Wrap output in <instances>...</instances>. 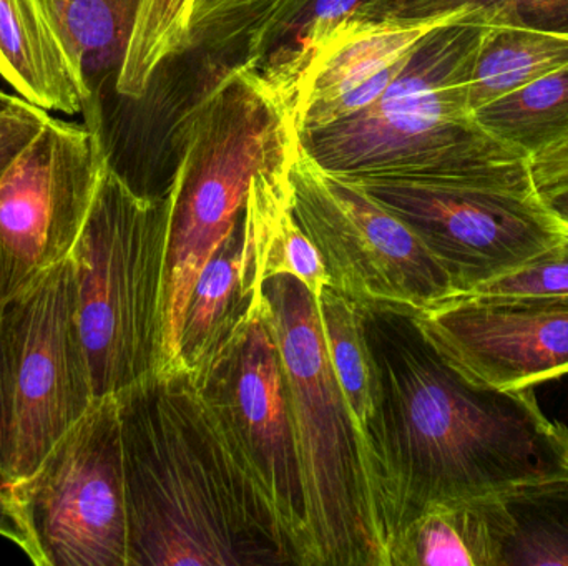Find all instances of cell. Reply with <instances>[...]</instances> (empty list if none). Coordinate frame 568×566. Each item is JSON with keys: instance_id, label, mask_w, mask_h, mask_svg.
Returning a JSON list of instances; mask_svg holds the SVG:
<instances>
[{"instance_id": "25", "label": "cell", "mask_w": 568, "mask_h": 566, "mask_svg": "<svg viewBox=\"0 0 568 566\" xmlns=\"http://www.w3.org/2000/svg\"><path fill=\"white\" fill-rule=\"evenodd\" d=\"M196 0H142L126 47L115 93L139 102L145 99L159 70L190 52Z\"/></svg>"}, {"instance_id": "15", "label": "cell", "mask_w": 568, "mask_h": 566, "mask_svg": "<svg viewBox=\"0 0 568 566\" xmlns=\"http://www.w3.org/2000/svg\"><path fill=\"white\" fill-rule=\"evenodd\" d=\"M331 369L351 415L377 525L394 566L400 512L387 439L383 374L367 338L366 312L326 286L317 298Z\"/></svg>"}, {"instance_id": "2", "label": "cell", "mask_w": 568, "mask_h": 566, "mask_svg": "<svg viewBox=\"0 0 568 566\" xmlns=\"http://www.w3.org/2000/svg\"><path fill=\"white\" fill-rule=\"evenodd\" d=\"M366 328L383 374L400 534L434 502L500 495L568 472V428L547 418L534 388L476 381L410 316L366 312Z\"/></svg>"}, {"instance_id": "12", "label": "cell", "mask_w": 568, "mask_h": 566, "mask_svg": "<svg viewBox=\"0 0 568 566\" xmlns=\"http://www.w3.org/2000/svg\"><path fill=\"white\" fill-rule=\"evenodd\" d=\"M193 382L268 492L301 566H307L306 498L293 412L262 302Z\"/></svg>"}, {"instance_id": "18", "label": "cell", "mask_w": 568, "mask_h": 566, "mask_svg": "<svg viewBox=\"0 0 568 566\" xmlns=\"http://www.w3.org/2000/svg\"><path fill=\"white\" fill-rule=\"evenodd\" d=\"M390 2L393 0H283L236 47L230 65H243L258 73L284 103L327 37L346 23L381 19Z\"/></svg>"}, {"instance_id": "26", "label": "cell", "mask_w": 568, "mask_h": 566, "mask_svg": "<svg viewBox=\"0 0 568 566\" xmlns=\"http://www.w3.org/2000/svg\"><path fill=\"white\" fill-rule=\"evenodd\" d=\"M464 10L460 20L484 27H524L568 37V0H393L381 19H429Z\"/></svg>"}, {"instance_id": "22", "label": "cell", "mask_w": 568, "mask_h": 566, "mask_svg": "<svg viewBox=\"0 0 568 566\" xmlns=\"http://www.w3.org/2000/svg\"><path fill=\"white\" fill-rule=\"evenodd\" d=\"M82 60L90 99L82 115L87 126H102V110L110 83L125 59L142 0H57Z\"/></svg>"}, {"instance_id": "7", "label": "cell", "mask_w": 568, "mask_h": 566, "mask_svg": "<svg viewBox=\"0 0 568 566\" xmlns=\"http://www.w3.org/2000/svg\"><path fill=\"white\" fill-rule=\"evenodd\" d=\"M293 209L314 243L331 288L369 315L414 316L457 295L423 239L369 192L321 168L294 138Z\"/></svg>"}, {"instance_id": "9", "label": "cell", "mask_w": 568, "mask_h": 566, "mask_svg": "<svg viewBox=\"0 0 568 566\" xmlns=\"http://www.w3.org/2000/svg\"><path fill=\"white\" fill-rule=\"evenodd\" d=\"M356 183V182H353ZM444 266L457 295L523 268L566 235L532 183L357 182Z\"/></svg>"}, {"instance_id": "5", "label": "cell", "mask_w": 568, "mask_h": 566, "mask_svg": "<svg viewBox=\"0 0 568 566\" xmlns=\"http://www.w3.org/2000/svg\"><path fill=\"white\" fill-rule=\"evenodd\" d=\"M169 226V193L135 192L106 158L70 253L95 401L162 371Z\"/></svg>"}, {"instance_id": "27", "label": "cell", "mask_w": 568, "mask_h": 566, "mask_svg": "<svg viewBox=\"0 0 568 566\" xmlns=\"http://www.w3.org/2000/svg\"><path fill=\"white\" fill-rule=\"evenodd\" d=\"M283 0H196L190 52L233 55L242 40Z\"/></svg>"}, {"instance_id": "31", "label": "cell", "mask_w": 568, "mask_h": 566, "mask_svg": "<svg viewBox=\"0 0 568 566\" xmlns=\"http://www.w3.org/2000/svg\"><path fill=\"white\" fill-rule=\"evenodd\" d=\"M529 166L537 198L568 226V162H529Z\"/></svg>"}, {"instance_id": "34", "label": "cell", "mask_w": 568, "mask_h": 566, "mask_svg": "<svg viewBox=\"0 0 568 566\" xmlns=\"http://www.w3.org/2000/svg\"><path fill=\"white\" fill-rule=\"evenodd\" d=\"M26 102L27 100H23L22 96L7 95L6 92H0V116L19 109Z\"/></svg>"}, {"instance_id": "20", "label": "cell", "mask_w": 568, "mask_h": 566, "mask_svg": "<svg viewBox=\"0 0 568 566\" xmlns=\"http://www.w3.org/2000/svg\"><path fill=\"white\" fill-rule=\"evenodd\" d=\"M293 142L286 153L253 176L245 216L255 235L263 282L275 276H293L317 299L329 286V275L316 246L294 216L290 182Z\"/></svg>"}, {"instance_id": "19", "label": "cell", "mask_w": 568, "mask_h": 566, "mask_svg": "<svg viewBox=\"0 0 568 566\" xmlns=\"http://www.w3.org/2000/svg\"><path fill=\"white\" fill-rule=\"evenodd\" d=\"M510 534L500 495L434 502L404 528L394 566H503Z\"/></svg>"}, {"instance_id": "14", "label": "cell", "mask_w": 568, "mask_h": 566, "mask_svg": "<svg viewBox=\"0 0 568 566\" xmlns=\"http://www.w3.org/2000/svg\"><path fill=\"white\" fill-rule=\"evenodd\" d=\"M464 10L429 19L357 20L317 49L284 100L297 135L317 132L369 109L397 79L417 43Z\"/></svg>"}, {"instance_id": "33", "label": "cell", "mask_w": 568, "mask_h": 566, "mask_svg": "<svg viewBox=\"0 0 568 566\" xmlns=\"http://www.w3.org/2000/svg\"><path fill=\"white\" fill-rule=\"evenodd\" d=\"M530 162H568V136L559 145L554 146L549 152L544 155L536 156Z\"/></svg>"}, {"instance_id": "24", "label": "cell", "mask_w": 568, "mask_h": 566, "mask_svg": "<svg viewBox=\"0 0 568 566\" xmlns=\"http://www.w3.org/2000/svg\"><path fill=\"white\" fill-rule=\"evenodd\" d=\"M500 497L513 518L503 566H568V472Z\"/></svg>"}, {"instance_id": "10", "label": "cell", "mask_w": 568, "mask_h": 566, "mask_svg": "<svg viewBox=\"0 0 568 566\" xmlns=\"http://www.w3.org/2000/svg\"><path fill=\"white\" fill-rule=\"evenodd\" d=\"M109 150L83 123L49 119L0 176L3 302L70 258Z\"/></svg>"}, {"instance_id": "11", "label": "cell", "mask_w": 568, "mask_h": 566, "mask_svg": "<svg viewBox=\"0 0 568 566\" xmlns=\"http://www.w3.org/2000/svg\"><path fill=\"white\" fill-rule=\"evenodd\" d=\"M13 408L12 475L29 477L95 402L70 258L3 302Z\"/></svg>"}, {"instance_id": "4", "label": "cell", "mask_w": 568, "mask_h": 566, "mask_svg": "<svg viewBox=\"0 0 568 566\" xmlns=\"http://www.w3.org/2000/svg\"><path fill=\"white\" fill-rule=\"evenodd\" d=\"M296 130L258 73L229 65L180 116L166 246L162 371L175 372L193 285L242 218L253 176L287 152Z\"/></svg>"}, {"instance_id": "17", "label": "cell", "mask_w": 568, "mask_h": 566, "mask_svg": "<svg viewBox=\"0 0 568 566\" xmlns=\"http://www.w3.org/2000/svg\"><path fill=\"white\" fill-rule=\"evenodd\" d=\"M262 291L255 235L243 209L242 218L193 285L173 374H185L193 381L199 379L255 315Z\"/></svg>"}, {"instance_id": "13", "label": "cell", "mask_w": 568, "mask_h": 566, "mask_svg": "<svg viewBox=\"0 0 568 566\" xmlns=\"http://www.w3.org/2000/svg\"><path fill=\"white\" fill-rule=\"evenodd\" d=\"M460 371L497 389L568 374V295H454L410 316Z\"/></svg>"}, {"instance_id": "6", "label": "cell", "mask_w": 568, "mask_h": 566, "mask_svg": "<svg viewBox=\"0 0 568 566\" xmlns=\"http://www.w3.org/2000/svg\"><path fill=\"white\" fill-rule=\"evenodd\" d=\"M282 358L307 512V566H389L349 412L331 369L317 299L293 276L263 282Z\"/></svg>"}, {"instance_id": "32", "label": "cell", "mask_w": 568, "mask_h": 566, "mask_svg": "<svg viewBox=\"0 0 568 566\" xmlns=\"http://www.w3.org/2000/svg\"><path fill=\"white\" fill-rule=\"evenodd\" d=\"M13 408L7 361L6 332H3V299L0 296V469L12 475Z\"/></svg>"}, {"instance_id": "28", "label": "cell", "mask_w": 568, "mask_h": 566, "mask_svg": "<svg viewBox=\"0 0 568 566\" xmlns=\"http://www.w3.org/2000/svg\"><path fill=\"white\" fill-rule=\"evenodd\" d=\"M480 295L562 296L568 295V226L566 235L552 248L510 275L480 286Z\"/></svg>"}, {"instance_id": "23", "label": "cell", "mask_w": 568, "mask_h": 566, "mask_svg": "<svg viewBox=\"0 0 568 566\" xmlns=\"http://www.w3.org/2000/svg\"><path fill=\"white\" fill-rule=\"evenodd\" d=\"M473 115L486 132L527 158L544 155L568 136V63Z\"/></svg>"}, {"instance_id": "8", "label": "cell", "mask_w": 568, "mask_h": 566, "mask_svg": "<svg viewBox=\"0 0 568 566\" xmlns=\"http://www.w3.org/2000/svg\"><path fill=\"white\" fill-rule=\"evenodd\" d=\"M17 495L42 566H129L122 429L99 399L55 442Z\"/></svg>"}, {"instance_id": "16", "label": "cell", "mask_w": 568, "mask_h": 566, "mask_svg": "<svg viewBox=\"0 0 568 566\" xmlns=\"http://www.w3.org/2000/svg\"><path fill=\"white\" fill-rule=\"evenodd\" d=\"M0 76L45 112H83L89 86L57 0H0Z\"/></svg>"}, {"instance_id": "29", "label": "cell", "mask_w": 568, "mask_h": 566, "mask_svg": "<svg viewBox=\"0 0 568 566\" xmlns=\"http://www.w3.org/2000/svg\"><path fill=\"white\" fill-rule=\"evenodd\" d=\"M47 119L45 110L29 102L0 116V176L17 153L39 133Z\"/></svg>"}, {"instance_id": "30", "label": "cell", "mask_w": 568, "mask_h": 566, "mask_svg": "<svg viewBox=\"0 0 568 566\" xmlns=\"http://www.w3.org/2000/svg\"><path fill=\"white\" fill-rule=\"evenodd\" d=\"M0 537L7 538L17 547L22 548L33 564L42 566L36 542H33L29 525L23 517L22 507H20L17 478L2 469H0Z\"/></svg>"}, {"instance_id": "3", "label": "cell", "mask_w": 568, "mask_h": 566, "mask_svg": "<svg viewBox=\"0 0 568 566\" xmlns=\"http://www.w3.org/2000/svg\"><path fill=\"white\" fill-rule=\"evenodd\" d=\"M484 29L459 17L430 30L369 109L297 135L307 155L356 183H532L530 159L486 132L469 109Z\"/></svg>"}, {"instance_id": "1", "label": "cell", "mask_w": 568, "mask_h": 566, "mask_svg": "<svg viewBox=\"0 0 568 566\" xmlns=\"http://www.w3.org/2000/svg\"><path fill=\"white\" fill-rule=\"evenodd\" d=\"M113 398L129 566H301L268 492L189 375Z\"/></svg>"}, {"instance_id": "21", "label": "cell", "mask_w": 568, "mask_h": 566, "mask_svg": "<svg viewBox=\"0 0 568 566\" xmlns=\"http://www.w3.org/2000/svg\"><path fill=\"white\" fill-rule=\"evenodd\" d=\"M568 63V37L524 27H486L469 83L470 112Z\"/></svg>"}]
</instances>
